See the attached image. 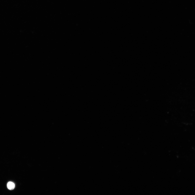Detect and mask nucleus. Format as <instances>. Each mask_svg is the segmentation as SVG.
Instances as JSON below:
<instances>
[{
  "label": "nucleus",
  "instance_id": "f257e3e1",
  "mask_svg": "<svg viewBox=\"0 0 195 195\" xmlns=\"http://www.w3.org/2000/svg\"><path fill=\"white\" fill-rule=\"evenodd\" d=\"M7 187L10 190H13L15 187V184L13 182H9L7 184Z\"/></svg>",
  "mask_w": 195,
  "mask_h": 195
}]
</instances>
